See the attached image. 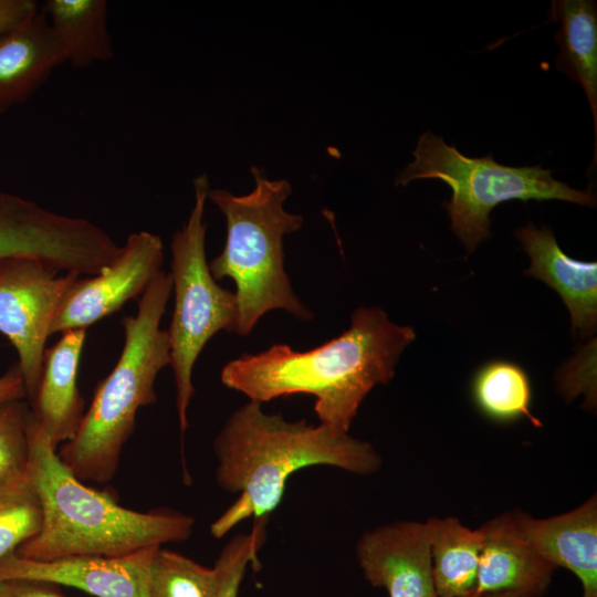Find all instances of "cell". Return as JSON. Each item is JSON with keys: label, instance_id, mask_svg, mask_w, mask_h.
<instances>
[{"label": "cell", "instance_id": "obj_31", "mask_svg": "<svg viewBox=\"0 0 597 597\" xmlns=\"http://www.w3.org/2000/svg\"><path fill=\"white\" fill-rule=\"evenodd\" d=\"M470 597H522L519 594L515 593H500V594H491V595H483V596H470Z\"/></svg>", "mask_w": 597, "mask_h": 597}, {"label": "cell", "instance_id": "obj_2", "mask_svg": "<svg viewBox=\"0 0 597 597\" xmlns=\"http://www.w3.org/2000/svg\"><path fill=\"white\" fill-rule=\"evenodd\" d=\"M213 451L218 486L239 493L210 525L214 538L243 520H268L281 503L287 480L298 470L328 465L368 475L383 463L368 441L322 423L287 421L251 400L228 418L213 441Z\"/></svg>", "mask_w": 597, "mask_h": 597}, {"label": "cell", "instance_id": "obj_12", "mask_svg": "<svg viewBox=\"0 0 597 597\" xmlns=\"http://www.w3.org/2000/svg\"><path fill=\"white\" fill-rule=\"evenodd\" d=\"M356 557L369 584L389 597H438L425 522L396 521L366 531Z\"/></svg>", "mask_w": 597, "mask_h": 597}, {"label": "cell", "instance_id": "obj_17", "mask_svg": "<svg viewBox=\"0 0 597 597\" xmlns=\"http://www.w3.org/2000/svg\"><path fill=\"white\" fill-rule=\"evenodd\" d=\"M65 63L44 12L0 35V115L25 103Z\"/></svg>", "mask_w": 597, "mask_h": 597}, {"label": "cell", "instance_id": "obj_13", "mask_svg": "<svg viewBox=\"0 0 597 597\" xmlns=\"http://www.w3.org/2000/svg\"><path fill=\"white\" fill-rule=\"evenodd\" d=\"M480 530L482 546L471 596L515 593L522 597H541L556 568L523 537L513 512L485 522Z\"/></svg>", "mask_w": 597, "mask_h": 597}, {"label": "cell", "instance_id": "obj_23", "mask_svg": "<svg viewBox=\"0 0 597 597\" xmlns=\"http://www.w3.org/2000/svg\"><path fill=\"white\" fill-rule=\"evenodd\" d=\"M222 573L200 565L193 559L160 546L154 558L150 597H220Z\"/></svg>", "mask_w": 597, "mask_h": 597}, {"label": "cell", "instance_id": "obj_1", "mask_svg": "<svg viewBox=\"0 0 597 597\" xmlns=\"http://www.w3.org/2000/svg\"><path fill=\"white\" fill-rule=\"evenodd\" d=\"M416 338L379 307H358L338 337L306 350L286 344L229 362L222 384L260 404L295 394L315 398L320 423L348 432L358 408L378 384L395 375L401 353Z\"/></svg>", "mask_w": 597, "mask_h": 597}, {"label": "cell", "instance_id": "obj_7", "mask_svg": "<svg viewBox=\"0 0 597 597\" xmlns=\"http://www.w3.org/2000/svg\"><path fill=\"white\" fill-rule=\"evenodd\" d=\"M193 190L195 202L190 214L170 242L169 273L175 307L167 331L181 433L188 428L187 411L195 395V363L213 335L220 331L234 332L238 317L235 294L218 284L206 258L207 222L203 213L210 190L207 175L195 178Z\"/></svg>", "mask_w": 597, "mask_h": 597}, {"label": "cell", "instance_id": "obj_6", "mask_svg": "<svg viewBox=\"0 0 597 597\" xmlns=\"http://www.w3.org/2000/svg\"><path fill=\"white\" fill-rule=\"evenodd\" d=\"M411 161L396 178V186L417 179H439L452 190L444 202L450 228L469 253L490 237V212L510 200H562L595 207L590 190H578L552 177L541 166L511 167L495 161L491 154L471 158L446 144L431 132L418 139Z\"/></svg>", "mask_w": 597, "mask_h": 597}, {"label": "cell", "instance_id": "obj_25", "mask_svg": "<svg viewBox=\"0 0 597 597\" xmlns=\"http://www.w3.org/2000/svg\"><path fill=\"white\" fill-rule=\"evenodd\" d=\"M265 521H255L249 533L233 536L221 551L216 563L222 573L220 597H238L248 564L256 563L265 538Z\"/></svg>", "mask_w": 597, "mask_h": 597}, {"label": "cell", "instance_id": "obj_28", "mask_svg": "<svg viewBox=\"0 0 597 597\" xmlns=\"http://www.w3.org/2000/svg\"><path fill=\"white\" fill-rule=\"evenodd\" d=\"M27 397L24 380L18 362L0 376V404Z\"/></svg>", "mask_w": 597, "mask_h": 597}, {"label": "cell", "instance_id": "obj_22", "mask_svg": "<svg viewBox=\"0 0 597 597\" xmlns=\"http://www.w3.org/2000/svg\"><path fill=\"white\" fill-rule=\"evenodd\" d=\"M41 523V503L28 462L0 483V559L33 537Z\"/></svg>", "mask_w": 597, "mask_h": 597}, {"label": "cell", "instance_id": "obj_26", "mask_svg": "<svg viewBox=\"0 0 597 597\" xmlns=\"http://www.w3.org/2000/svg\"><path fill=\"white\" fill-rule=\"evenodd\" d=\"M595 341L582 349L570 362L565 363L556 381L559 392L568 401L584 396L585 408L596 407Z\"/></svg>", "mask_w": 597, "mask_h": 597}, {"label": "cell", "instance_id": "obj_4", "mask_svg": "<svg viewBox=\"0 0 597 597\" xmlns=\"http://www.w3.org/2000/svg\"><path fill=\"white\" fill-rule=\"evenodd\" d=\"M171 292L170 273L161 270L140 295L137 313L122 318L125 341L118 360L97 385L75 436L56 450L83 482L103 484L114 478L137 411L157 400V375L170 365L168 331L160 321Z\"/></svg>", "mask_w": 597, "mask_h": 597}, {"label": "cell", "instance_id": "obj_29", "mask_svg": "<svg viewBox=\"0 0 597 597\" xmlns=\"http://www.w3.org/2000/svg\"><path fill=\"white\" fill-rule=\"evenodd\" d=\"M10 583L12 585V597H63L50 589L44 583L25 580Z\"/></svg>", "mask_w": 597, "mask_h": 597}, {"label": "cell", "instance_id": "obj_16", "mask_svg": "<svg viewBox=\"0 0 597 597\" xmlns=\"http://www.w3.org/2000/svg\"><path fill=\"white\" fill-rule=\"evenodd\" d=\"M85 338V328L65 331L55 344L45 349L36 396L30 405L56 449L75 436L85 413L84 399L77 386Z\"/></svg>", "mask_w": 597, "mask_h": 597}, {"label": "cell", "instance_id": "obj_14", "mask_svg": "<svg viewBox=\"0 0 597 597\" xmlns=\"http://www.w3.org/2000/svg\"><path fill=\"white\" fill-rule=\"evenodd\" d=\"M516 526L532 547L555 568L570 570L580 582L582 597H597V496L576 509L547 519L513 512Z\"/></svg>", "mask_w": 597, "mask_h": 597}, {"label": "cell", "instance_id": "obj_27", "mask_svg": "<svg viewBox=\"0 0 597 597\" xmlns=\"http://www.w3.org/2000/svg\"><path fill=\"white\" fill-rule=\"evenodd\" d=\"M39 8L34 0H0V35L22 23Z\"/></svg>", "mask_w": 597, "mask_h": 597}, {"label": "cell", "instance_id": "obj_10", "mask_svg": "<svg viewBox=\"0 0 597 597\" xmlns=\"http://www.w3.org/2000/svg\"><path fill=\"white\" fill-rule=\"evenodd\" d=\"M164 247L151 232L132 233L118 255L100 273L80 276L61 300L50 336L70 329L87 328L140 296L161 271Z\"/></svg>", "mask_w": 597, "mask_h": 597}, {"label": "cell", "instance_id": "obj_8", "mask_svg": "<svg viewBox=\"0 0 597 597\" xmlns=\"http://www.w3.org/2000/svg\"><path fill=\"white\" fill-rule=\"evenodd\" d=\"M121 245L87 219L48 210L21 196L0 192V258L30 256L57 271L94 275Z\"/></svg>", "mask_w": 597, "mask_h": 597}, {"label": "cell", "instance_id": "obj_24", "mask_svg": "<svg viewBox=\"0 0 597 597\" xmlns=\"http://www.w3.org/2000/svg\"><path fill=\"white\" fill-rule=\"evenodd\" d=\"M30 411L23 399L0 404V483L29 462Z\"/></svg>", "mask_w": 597, "mask_h": 597}, {"label": "cell", "instance_id": "obj_5", "mask_svg": "<svg viewBox=\"0 0 597 597\" xmlns=\"http://www.w3.org/2000/svg\"><path fill=\"white\" fill-rule=\"evenodd\" d=\"M254 188L235 196L211 189L208 199L222 212L227 235L223 250L208 262L216 281L231 279L235 284L238 317L234 332L245 336L269 311L283 310L302 321L313 313L294 293L284 270L283 237L297 231L303 217L287 212L291 195L285 179L270 180L264 170L252 166Z\"/></svg>", "mask_w": 597, "mask_h": 597}, {"label": "cell", "instance_id": "obj_30", "mask_svg": "<svg viewBox=\"0 0 597 597\" xmlns=\"http://www.w3.org/2000/svg\"><path fill=\"white\" fill-rule=\"evenodd\" d=\"M0 597H12V585L10 582H0Z\"/></svg>", "mask_w": 597, "mask_h": 597}, {"label": "cell", "instance_id": "obj_9", "mask_svg": "<svg viewBox=\"0 0 597 597\" xmlns=\"http://www.w3.org/2000/svg\"><path fill=\"white\" fill-rule=\"evenodd\" d=\"M30 256L0 258V333L18 354L31 405L36 396L54 313L81 276Z\"/></svg>", "mask_w": 597, "mask_h": 597}, {"label": "cell", "instance_id": "obj_21", "mask_svg": "<svg viewBox=\"0 0 597 597\" xmlns=\"http://www.w3.org/2000/svg\"><path fill=\"white\" fill-rule=\"evenodd\" d=\"M478 410L488 419L507 423L526 417L541 426L531 412L532 386L525 370L509 360H492L481 366L471 383Z\"/></svg>", "mask_w": 597, "mask_h": 597}, {"label": "cell", "instance_id": "obj_3", "mask_svg": "<svg viewBox=\"0 0 597 597\" xmlns=\"http://www.w3.org/2000/svg\"><path fill=\"white\" fill-rule=\"evenodd\" d=\"M29 469L40 499L39 532L15 553L34 561L75 556H123L142 548L180 543L195 520L170 509L139 512L109 493L84 484L60 460L34 413L28 418Z\"/></svg>", "mask_w": 597, "mask_h": 597}, {"label": "cell", "instance_id": "obj_18", "mask_svg": "<svg viewBox=\"0 0 597 597\" xmlns=\"http://www.w3.org/2000/svg\"><path fill=\"white\" fill-rule=\"evenodd\" d=\"M554 20L561 23L555 33L559 53L556 67L579 83L588 100L595 130L594 161L597 145V4L595 0L552 2Z\"/></svg>", "mask_w": 597, "mask_h": 597}, {"label": "cell", "instance_id": "obj_11", "mask_svg": "<svg viewBox=\"0 0 597 597\" xmlns=\"http://www.w3.org/2000/svg\"><path fill=\"white\" fill-rule=\"evenodd\" d=\"M160 546L123 556H75L34 561L15 552L0 559V582H38L74 587L96 597H150V570Z\"/></svg>", "mask_w": 597, "mask_h": 597}, {"label": "cell", "instance_id": "obj_15", "mask_svg": "<svg viewBox=\"0 0 597 597\" xmlns=\"http://www.w3.org/2000/svg\"><path fill=\"white\" fill-rule=\"evenodd\" d=\"M514 234L531 260L525 274L559 294L569 311L574 334L593 335L597 326V263L568 256L547 227L538 229L528 222Z\"/></svg>", "mask_w": 597, "mask_h": 597}, {"label": "cell", "instance_id": "obj_20", "mask_svg": "<svg viewBox=\"0 0 597 597\" xmlns=\"http://www.w3.org/2000/svg\"><path fill=\"white\" fill-rule=\"evenodd\" d=\"M438 597H470L475 588L482 532L455 517L425 522Z\"/></svg>", "mask_w": 597, "mask_h": 597}, {"label": "cell", "instance_id": "obj_19", "mask_svg": "<svg viewBox=\"0 0 597 597\" xmlns=\"http://www.w3.org/2000/svg\"><path fill=\"white\" fill-rule=\"evenodd\" d=\"M41 10L62 50L64 61L76 69L113 57L104 0H48Z\"/></svg>", "mask_w": 597, "mask_h": 597}]
</instances>
